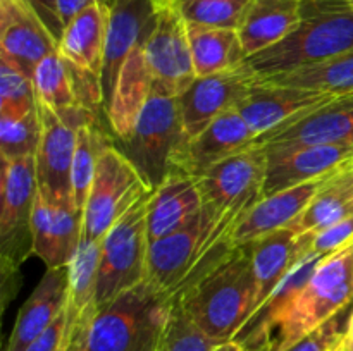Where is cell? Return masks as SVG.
I'll use <instances>...</instances> for the list:
<instances>
[{
  "label": "cell",
  "mask_w": 353,
  "mask_h": 351,
  "mask_svg": "<svg viewBox=\"0 0 353 351\" xmlns=\"http://www.w3.org/2000/svg\"><path fill=\"white\" fill-rule=\"evenodd\" d=\"M203 209L196 179L181 171H172L147 203L148 241L162 240L188 226Z\"/></svg>",
  "instance_id": "22"
},
{
  "label": "cell",
  "mask_w": 353,
  "mask_h": 351,
  "mask_svg": "<svg viewBox=\"0 0 353 351\" xmlns=\"http://www.w3.org/2000/svg\"><path fill=\"white\" fill-rule=\"evenodd\" d=\"M100 265V241L83 237L68 265V329L95 308Z\"/></svg>",
  "instance_id": "32"
},
{
  "label": "cell",
  "mask_w": 353,
  "mask_h": 351,
  "mask_svg": "<svg viewBox=\"0 0 353 351\" xmlns=\"http://www.w3.org/2000/svg\"><path fill=\"white\" fill-rule=\"evenodd\" d=\"M252 0H178L174 9L186 24L238 30Z\"/></svg>",
  "instance_id": "34"
},
{
  "label": "cell",
  "mask_w": 353,
  "mask_h": 351,
  "mask_svg": "<svg viewBox=\"0 0 353 351\" xmlns=\"http://www.w3.org/2000/svg\"><path fill=\"white\" fill-rule=\"evenodd\" d=\"M68 341V312L61 313L33 343L26 351H64Z\"/></svg>",
  "instance_id": "40"
},
{
  "label": "cell",
  "mask_w": 353,
  "mask_h": 351,
  "mask_svg": "<svg viewBox=\"0 0 353 351\" xmlns=\"http://www.w3.org/2000/svg\"><path fill=\"white\" fill-rule=\"evenodd\" d=\"M33 79L7 58L0 57V119H23L37 112Z\"/></svg>",
  "instance_id": "35"
},
{
  "label": "cell",
  "mask_w": 353,
  "mask_h": 351,
  "mask_svg": "<svg viewBox=\"0 0 353 351\" xmlns=\"http://www.w3.org/2000/svg\"><path fill=\"white\" fill-rule=\"evenodd\" d=\"M314 236L316 233L300 234L293 227H285L254 241L257 310L281 284L290 270L312 251Z\"/></svg>",
  "instance_id": "23"
},
{
  "label": "cell",
  "mask_w": 353,
  "mask_h": 351,
  "mask_svg": "<svg viewBox=\"0 0 353 351\" xmlns=\"http://www.w3.org/2000/svg\"><path fill=\"white\" fill-rule=\"evenodd\" d=\"M33 86L38 102L50 107L74 131L86 124L97 123L92 110L81 107L76 100L69 67L59 50L38 62L33 72Z\"/></svg>",
  "instance_id": "28"
},
{
  "label": "cell",
  "mask_w": 353,
  "mask_h": 351,
  "mask_svg": "<svg viewBox=\"0 0 353 351\" xmlns=\"http://www.w3.org/2000/svg\"><path fill=\"white\" fill-rule=\"evenodd\" d=\"M109 6L97 2L79 12L69 24L59 41V54L68 64L102 79L103 52H105Z\"/></svg>",
  "instance_id": "26"
},
{
  "label": "cell",
  "mask_w": 353,
  "mask_h": 351,
  "mask_svg": "<svg viewBox=\"0 0 353 351\" xmlns=\"http://www.w3.org/2000/svg\"><path fill=\"white\" fill-rule=\"evenodd\" d=\"M150 189L130 158L107 145L97 165L95 179L83 209V237L102 241L116 220Z\"/></svg>",
  "instance_id": "9"
},
{
  "label": "cell",
  "mask_w": 353,
  "mask_h": 351,
  "mask_svg": "<svg viewBox=\"0 0 353 351\" xmlns=\"http://www.w3.org/2000/svg\"><path fill=\"white\" fill-rule=\"evenodd\" d=\"M254 205L224 215L203 205L202 212L178 233L154 241L148 246L147 279L172 295L196 262L224 236L231 233L241 217Z\"/></svg>",
  "instance_id": "8"
},
{
  "label": "cell",
  "mask_w": 353,
  "mask_h": 351,
  "mask_svg": "<svg viewBox=\"0 0 353 351\" xmlns=\"http://www.w3.org/2000/svg\"><path fill=\"white\" fill-rule=\"evenodd\" d=\"M152 191L138 198L100 241V265L95 306L109 303L116 296L147 279L148 233L147 203Z\"/></svg>",
  "instance_id": "7"
},
{
  "label": "cell",
  "mask_w": 353,
  "mask_h": 351,
  "mask_svg": "<svg viewBox=\"0 0 353 351\" xmlns=\"http://www.w3.org/2000/svg\"><path fill=\"white\" fill-rule=\"evenodd\" d=\"M162 7L157 0H112L109 6L102 92L105 107L110 103L121 67L128 55L143 45L157 24Z\"/></svg>",
  "instance_id": "12"
},
{
  "label": "cell",
  "mask_w": 353,
  "mask_h": 351,
  "mask_svg": "<svg viewBox=\"0 0 353 351\" xmlns=\"http://www.w3.org/2000/svg\"><path fill=\"white\" fill-rule=\"evenodd\" d=\"M26 2L33 7L34 12L40 16V19L43 21L47 30L50 31V34L59 43L62 38V33H64V24H62L61 16H59L57 0H26Z\"/></svg>",
  "instance_id": "41"
},
{
  "label": "cell",
  "mask_w": 353,
  "mask_h": 351,
  "mask_svg": "<svg viewBox=\"0 0 353 351\" xmlns=\"http://www.w3.org/2000/svg\"><path fill=\"white\" fill-rule=\"evenodd\" d=\"M352 167H353V160H352Z\"/></svg>",
  "instance_id": "47"
},
{
  "label": "cell",
  "mask_w": 353,
  "mask_h": 351,
  "mask_svg": "<svg viewBox=\"0 0 353 351\" xmlns=\"http://www.w3.org/2000/svg\"><path fill=\"white\" fill-rule=\"evenodd\" d=\"M202 332L219 343L236 339L257 312L254 243L236 244L207 272L172 292Z\"/></svg>",
  "instance_id": "2"
},
{
  "label": "cell",
  "mask_w": 353,
  "mask_h": 351,
  "mask_svg": "<svg viewBox=\"0 0 353 351\" xmlns=\"http://www.w3.org/2000/svg\"><path fill=\"white\" fill-rule=\"evenodd\" d=\"M353 305V244L321 260L312 277L269 339L268 351H285Z\"/></svg>",
  "instance_id": "4"
},
{
  "label": "cell",
  "mask_w": 353,
  "mask_h": 351,
  "mask_svg": "<svg viewBox=\"0 0 353 351\" xmlns=\"http://www.w3.org/2000/svg\"><path fill=\"white\" fill-rule=\"evenodd\" d=\"M145 43L134 48L121 67L112 98L107 105L110 127L119 140L133 133L141 110L154 88V76L143 50Z\"/></svg>",
  "instance_id": "25"
},
{
  "label": "cell",
  "mask_w": 353,
  "mask_h": 351,
  "mask_svg": "<svg viewBox=\"0 0 353 351\" xmlns=\"http://www.w3.org/2000/svg\"><path fill=\"white\" fill-rule=\"evenodd\" d=\"M41 140L34 155L38 195L48 202H72L71 171L76 150V131L69 127L50 107L38 102Z\"/></svg>",
  "instance_id": "15"
},
{
  "label": "cell",
  "mask_w": 353,
  "mask_h": 351,
  "mask_svg": "<svg viewBox=\"0 0 353 351\" xmlns=\"http://www.w3.org/2000/svg\"><path fill=\"white\" fill-rule=\"evenodd\" d=\"M255 138L257 136L240 112L231 109L212 120L202 133L186 141L176 157L172 171H181L193 179H199L217 162L252 147Z\"/></svg>",
  "instance_id": "19"
},
{
  "label": "cell",
  "mask_w": 353,
  "mask_h": 351,
  "mask_svg": "<svg viewBox=\"0 0 353 351\" xmlns=\"http://www.w3.org/2000/svg\"><path fill=\"white\" fill-rule=\"evenodd\" d=\"M268 153L262 198L331 174L353 158V147L302 145L264 147Z\"/></svg>",
  "instance_id": "13"
},
{
  "label": "cell",
  "mask_w": 353,
  "mask_h": 351,
  "mask_svg": "<svg viewBox=\"0 0 353 351\" xmlns=\"http://www.w3.org/2000/svg\"><path fill=\"white\" fill-rule=\"evenodd\" d=\"M174 298L145 279L68 329L64 351H157Z\"/></svg>",
  "instance_id": "1"
},
{
  "label": "cell",
  "mask_w": 353,
  "mask_h": 351,
  "mask_svg": "<svg viewBox=\"0 0 353 351\" xmlns=\"http://www.w3.org/2000/svg\"><path fill=\"white\" fill-rule=\"evenodd\" d=\"M38 195L34 157L2 160L0 182V274L7 305L19 288L21 267L33 255V212Z\"/></svg>",
  "instance_id": "5"
},
{
  "label": "cell",
  "mask_w": 353,
  "mask_h": 351,
  "mask_svg": "<svg viewBox=\"0 0 353 351\" xmlns=\"http://www.w3.org/2000/svg\"><path fill=\"white\" fill-rule=\"evenodd\" d=\"M259 79V78H257ZM271 85L309 89L333 96H347L353 93V50L343 52L317 64L283 72L272 78L261 79Z\"/></svg>",
  "instance_id": "31"
},
{
  "label": "cell",
  "mask_w": 353,
  "mask_h": 351,
  "mask_svg": "<svg viewBox=\"0 0 353 351\" xmlns=\"http://www.w3.org/2000/svg\"><path fill=\"white\" fill-rule=\"evenodd\" d=\"M110 145L97 123L86 124L76 131V150L72 158L71 186L74 205L83 212L95 179L97 165L103 148Z\"/></svg>",
  "instance_id": "33"
},
{
  "label": "cell",
  "mask_w": 353,
  "mask_h": 351,
  "mask_svg": "<svg viewBox=\"0 0 353 351\" xmlns=\"http://www.w3.org/2000/svg\"><path fill=\"white\" fill-rule=\"evenodd\" d=\"M352 160L326 179L305 212L288 227H293L300 234L319 233L353 215Z\"/></svg>",
  "instance_id": "29"
},
{
  "label": "cell",
  "mask_w": 353,
  "mask_h": 351,
  "mask_svg": "<svg viewBox=\"0 0 353 351\" xmlns=\"http://www.w3.org/2000/svg\"><path fill=\"white\" fill-rule=\"evenodd\" d=\"M348 50H353V0H302L299 26L245 62L259 79H265Z\"/></svg>",
  "instance_id": "3"
},
{
  "label": "cell",
  "mask_w": 353,
  "mask_h": 351,
  "mask_svg": "<svg viewBox=\"0 0 353 351\" xmlns=\"http://www.w3.org/2000/svg\"><path fill=\"white\" fill-rule=\"evenodd\" d=\"M83 240V212L72 202L55 203L37 195L33 255L47 268L68 267Z\"/></svg>",
  "instance_id": "20"
},
{
  "label": "cell",
  "mask_w": 353,
  "mask_h": 351,
  "mask_svg": "<svg viewBox=\"0 0 353 351\" xmlns=\"http://www.w3.org/2000/svg\"><path fill=\"white\" fill-rule=\"evenodd\" d=\"M68 303V267L47 268L45 275L17 313L6 351L28 346L64 312Z\"/></svg>",
  "instance_id": "24"
},
{
  "label": "cell",
  "mask_w": 353,
  "mask_h": 351,
  "mask_svg": "<svg viewBox=\"0 0 353 351\" xmlns=\"http://www.w3.org/2000/svg\"><path fill=\"white\" fill-rule=\"evenodd\" d=\"M143 50L154 81L174 95L188 88L196 78L186 23L174 7H162Z\"/></svg>",
  "instance_id": "14"
},
{
  "label": "cell",
  "mask_w": 353,
  "mask_h": 351,
  "mask_svg": "<svg viewBox=\"0 0 353 351\" xmlns=\"http://www.w3.org/2000/svg\"><path fill=\"white\" fill-rule=\"evenodd\" d=\"M352 308L353 305L345 308L343 312H340L333 319L324 322L323 326L314 329L312 332L303 336L302 339L293 343L285 351H341Z\"/></svg>",
  "instance_id": "38"
},
{
  "label": "cell",
  "mask_w": 353,
  "mask_h": 351,
  "mask_svg": "<svg viewBox=\"0 0 353 351\" xmlns=\"http://www.w3.org/2000/svg\"><path fill=\"white\" fill-rule=\"evenodd\" d=\"M333 95L271 85L257 79L234 109L240 112L257 138L293 123L296 117L330 100ZM255 138V140H257Z\"/></svg>",
  "instance_id": "16"
},
{
  "label": "cell",
  "mask_w": 353,
  "mask_h": 351,
  "mask_svg": "<svg viewBox=\"0 0 353 351\" xmlns=\"http://www.w3.org/2000/svg\"><path fill=\"white\" fill-rule=\"evenodd\" d=\"M353 244V215L340 220L327 229L319 231L314 236L312 251L321 255H333Z\"/></svg>",
  "instance_id": "39"
},
{
  "label": "cell",
  "mask_w": 353,
  "mask_h": 351,
  "mask_svg": "<svg viewBox=\"0 0 353 351\" xmlns=\"http://www.w3.org/2000/svg\"><path fill=\"white\" fill-rule=\"evenodd\" d=\"M186 31L196 78L231 71L247 61L238 30L186 24Z\"/></svg>",
  "instance_id": "30"
},
{
  "label": "cell",
  "mask_w": 353,
  "mask_h": 351,
  "mask_svg": "<svg viewBox=\"0 0 353 351\" xmlns=\"http://www.w3.org/2000/svg\"><path fill=\"white\" fill-rule=\"evenodd\" d=\"M219 341L212 339L193 323L179 303L174 301L171 319L157 351H214Z\"/></svg>",
  "instance_id": "37"
},
{
  "label": "cell",
  "mask_w": 353,
  "mask_h": 351,
  "mask_svg": "<svg viewBox=\"0 0 353 351\" xmlns=\"http://www.w3.org/2000/svg\"><path fill=\"white\" fill-rule=\"evenodd\" d=\"M41 140V123L37 112L23 119H0V157L2 160L34 157Z\"/></svg>",
  "instance_id": "36"
},
{
  "label": "cell",
  "mask_w": 353,
  "mask_h": 351,
  "mask_svg": "<svg viewBox=\"0 0 353 351\" xmlns=\"http://www.w3.org/2000/svg\"><path fill=\"white\" fill-rule=\"evenodd\" d=\"M176 2H178V0H157V3L161 7H172Z\"/></svg>",
  "instance_id": "45"
},
{
  "label": "cell",
  "mask_w": 353,
  "mask_h": 351,
  "mask_svg": "<svg viewBox=\"0 0 353 351\" xmlns=\"http://www.w3.org/2000/svg\"><path fill=\"white\" fill-rule=\"evenodd\" d=\"M350 348H353V308L350 312V317H348L347 334H345V341H343V346H341V351H348Z\"/></svg>",
  "instance_id": "43"
},
{
  "label": "cell",
  "mask_w": 353,
  "mask_h": 351,
  "mask_svg": "<svg viewBox=\"0 0 353 351\" xmlns=\"http://www.w3.org/2000/svg\"><path fill=\"white\" fill-rule=\"evenodd\" d=\"M348 351H353V348H350V350H348Z\"/></svg>",
  "instance_id": "46"
},
{
  "label": "cell",
  "mask_w": 353,
  "mask_h": 351,
  "mask_svg": "<svg viewBox=\"0 0 353 351\" xmlns=\"http://www.w3.org/2000/svg\"><path fill=\"white\" fill-rule=\"evenodd\" d=\"M268 153L261 145H252L207 169L199 179L203 205L224 213L255 205L262 198Z\"/></svg>",
  "instance_id": "10"
},
{
  "label": "cell",
  "mask_w": 353,
  "mask_h": 351,
  "mask_svg": "<svg viewBox=\"0 0 353 351\" xmlns=\"http://www.w3.org/2000/svg\"><path fill=\"white\" fill-rule=\"evenodd\" d=\"M97 2H103V0H57L59 16H61L62 24H69L79 12L86 9V7L93 6Z\"/></svg>",
  "instance_id": "42"
},
{
  "label": "cell",
  "mask_w": 353,
  "mask_h": 351,
  "mask_svg": "<svg viewBox=\"0 0 353 351\" xmlns=\"http://www.w3.org/2000/svg\"><path fill=\"white\" fill-rule=\"evenodd\" d=\"M331 174L316 179V181L303 182L295 188L283 189V191L259 200L234 227V244L254 243V241L261 240V237L268 236L274 231L292 226L305 212V209L310 205L321 186L326 182V179Z\"/></svg>",
  "instance_id": "21"
},
{
  "label": "cell",
  "mask_w": 353,
  "mask_h": 351,
  "mask_svg": "<svg viewBox=\"0 0 353 351\" xmlns=\"http://www.w3.org/2000/svg\"><path fill=\"white\" fill-rule=\"evenodd\" d=\"M261 147L343 145L353 147V95L336 96L293 123L257 138Z\"/></svg>",
  "instance_id": "17"
},
{
  "label": "cell",
  "mask_w": 353,
  "mask_h": 351,
  "mask_svg": "<svg viewBox=\"0 0 353 351\" xmlns=\"http://www.w3.org/2000/svg\"><path fill=\"white\" fill-rule=\"evenodd\" d=\"M302 19V0H252L238 28L247 57L285 40Z\"/></svg>",
  "instance_id": "27"
},
{
  "label": "cell",
  "mask_w": 353,
  "mask_h": 351,
  "mask_svg": "<svg viewBox=\"0 0 353 351\" xmlns=\"http://www.w3.org/2000/svg\"><path fill=\"white\" fill-rule=\"evenodd\" d=\"M255 81L257 76L247 62L231 71L193 79L192 85L178 95L179 116L186 140L195 138L212 120L234 109Z\"/></svg>",
  "instance_id": "11"
},
{
  "label": "cell",
  "mask_w": 353,
  "mask_h": 351,
  "mask_svg": "<svg viewBox=\"0 0 353 351\" xmlns=\"http://www.w3.org/2000/svg\"><path fill=\"white\" fill-rule=\"evenodd\" d=\"M59 43L26 0H0V57L33 79L38 62Z\"/></svg>",
  "instance_id": "18"
},
{
  "label": "cell",
  "mask_w": 353,
  "mask_h": 351,
  "mask_svg": "<svg viewBox=\"0 0 353 351\" xmlns=\"http://www.w3.org/2000/svg\"><path fill=\"white\" fill-rule=\"evenodd\" d=\"M352 95H353V93H352Z\"/></svg>",
  "instance_id": "48"
},
{
  "label": "cell",
  "mask_w": 353,
  "mask_h": 351,
  "mask_svg": "<svg viewBox=\"0 0 353 351\" xmlns=\"http://www.w3.org/2000/svg\"><path fill=\"white\" fill-rule=\"evenodd\" d=\"M186 141L178 95L154 81L133 133L121 140V151L137 167L145 186L155 191L168 179Z\"/></svg>",
  "instance_id": "6"
},
{
  "label": "cell",
  "mask_w": 353,
  "mask_h": 351,
  "mask_svg": "<svg viewBox=\"0 0 353 351\" xmlns=\"http://www.w3.org/2000/svg\"><path fill=\"white\" fill-rule=\"evenodd\" d=\"M214 351H247L238 341H228V343L219 344Z\"/></svg>",
  "instance_id": "44"
}]
</instances>
